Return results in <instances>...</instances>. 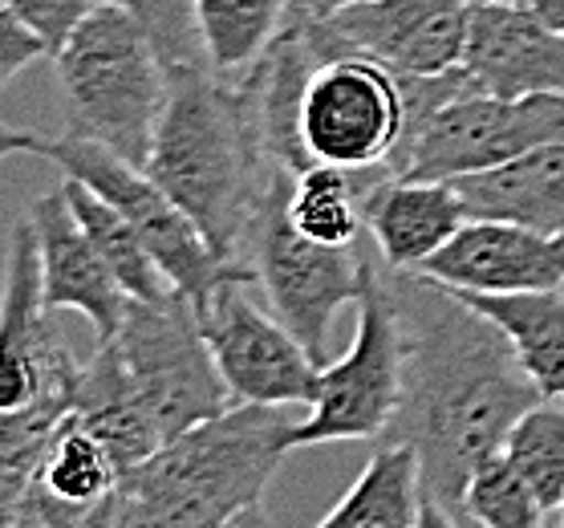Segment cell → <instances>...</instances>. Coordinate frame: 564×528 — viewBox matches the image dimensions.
I'll use <instances>...</instances> for the list:
<instances>
[{"instance_id":"obj_1","label":"cell","mask_w":564,"mask_h":528,"mask_svg":"<svg viewBox=\"0 0 564 528\" xmlns=\"http://www.w3.org/2000/svg\"><path fill=\"white\" fill-rule=\"evenodd\" d=\"M402 330V399L382 439L411 443L423 472V525H463V488L512 423L544 395L500 325L455 289L414 269H386Z\"/></svg>"},{"instance_id":"obj_2","label":"cell","mask_w":564,"mask_h":528,"mask_svg":"<svg viewBox=\"0 0 564 528\" xmlns=\"http://www.w3.org/2000/svg\"><path fill=\"white\" fill-rule=\"evenodd\" d=\"M142 171L192 216L219 257L240 260L248 224L289 168L272 159L245 78L180 69L167 74V103Z\"/></svg>"},{"instance_id":"obj_3","label":"cell","mask_w":564,"mask_h":528,"mask_svg":"<svg viewBox=\"0 0 564 528\" xmlns=\"http://www.w3.org/2000/svg\"><path fill=\"white\" fill-rule=\"evenodd\" d=\"M281 407L231 402L118 476L94 528H228L264 520V492L289 455Z\"/></svg>"},{"instance_id":"obj_4","label":"cell","mask_w":564,"mask_h":528,"mask_svg":"<svg viewBox=\"0 0 564 528\" xmlns=\"http://www.w3.org/2000/svg\"><path fill=\"white\" fill-rule=\"evenodd\" d=\"M65 130L110 147L130 163H147L167 103V69L118 4L98 0L53 53Z\"/></svg>"},{"instance_id":"obj_5","label":"cell","mask_w":564,"mask_h":528,"mask_svg":"<svg viewBox=\"0 0 564 528\" xmlns=\"http://www.w3.org/2000/svg\"><path fill=\"white\" fill-rule=\"evenodd\" d=\"M41 155L53 159L69 180L86 183L94 195H102L115 212H122L127 224L147 245V252L154 257L159 272L171 281V289L192 297L195 310L216 293V284L231 281V277L257 281L252 265L219 257L216 248L204 240V233L192 224V216L139 163L115 155L110 147L86 139V134H74V130H62L57 139L41 142Z\"/></svg>"},{"instance_id":"obj_6","label":"cell","mask_w":564,"mask_h":528,"mask_svg":"<svg viewBox=\"0 0 564 528\" xmlns=\"http://www.w3.org/2000/svg\"><path fill=\"white\" fill-rule=\"evenodd\" d=\"M289 183L293 171H281L269 187L240 240V260L252 265L272 313L301 337L308 358L325 366L329 325L349 301H358L366 257L358 245H317L296 233L289 224Z\"/></svg>"},{"instance_id":"obj_7","label":"cell","mask_w":564,"mask_h":528,"mask_svg":"<svg viewBox=\"0 0 564 528\" xmlns=\"http://www.w3.org/2000/svg\"><path fill=\"white\" fill-rule=\"evenodd\" d=\"M130 382L163 431V443L212 414L228 411L231 395L207 346L192 297L171 289L154 301H127L122 325L110 337Z\"/></svg>"},{"instance_id":"obj_8","label":"cell","mask_w":564,"mask_h":528,"mask_svg":"<svg viewBox=\"0 0 564 528\" xmlns=\"http://www.w3.org/2000/svg\"><path fill=\"white\" fill-rule=\"evenodd\" d=\"M402 399V330H398L390 289L378 269L361 272L358 334L337 362L317 370L308 414L289 431V451L317 443H358L382 439Z\"/></svg>"},{"instance_id":"obj_9","label":"cell","mask_w":564,"mask_h":528,"mask_svg":"<svg viewBox=\"0 0 564 528\" xmlns=\"http://www.w3.org/2000/svg\"><path fill=\"white\" fill-rule=\"evenodd\" d=\"M556 139H564V94L496 98L463 90L438 106L414 134H406L390 175L451 183L475 171L503 168L532 147Z\"/></svg>"},{"instance_id":"obj_10","label":"cell","mask_w":564,"mask_h":528,"mask_svg":"<svg viewBox=\"0 0 564 528\" xmlns=\"http://www.w3.org/2000/svg\"><path fill=\"white\" fill-rule=\"evenodd\" d=\"M301 147L308 163L349 171L390 168L406 139L402 74L370 57L317 62L301 94Z\"/></svg>"},{"instance_id":"obj_11","label":"cell","mask_w":564,"mask_h":528,"mask_svg":"<svg viewBox=\"0 0 564 528\" xmlns=\"http://www.w3.org/2000/svg\"><path fill=\"white\" fill-rule=\"evenodd\" d=\"M475 0H361L308 25H284L305 37L313 62L370 57L394 74H451L463 62Z\"/></svg>"},{"instance_id":"obj_12","label":"cell","mask_w":564,"mask_h":528,"mask_svg":"<svg viewBox=\"0 0 564 528\" xmlns=\"http://www.w3.org/2000/svg\"><path fill=\"white\" fill-rule=\"evenodd\" d=\"M252 284L257 281L248 277H231L216 284V293L195 310L231 402H257V407L313 402L321 366L308 358L301 337L276 313L260 310L248 297Z\"/></svg>"},{"instance_id":"obj_13","label":"cell","mask_w":564,"mask_h":528,"mask_svg":"<svg viewBox=\"0 0 564 528\" xmlns=\"http://www.w3.org/2000/svg\"><path fill=\"white\" fill-rule=\"evenodd\" d=\"M82 362L53 337L41 301V257L33 219L21 216L9 233L0 281V414L29 411L37 402H74Z\"/></svg>"},{"instance_id":"obj_14","label":"cell","mask_w":564,"mask_h":528,"mask_svg":"<svg viewBox=\"0 0 564 528\" xmlns=\"http://www.w3.org/2000/svg\"><path fill=\"white\" fill-rule=\"evenodd\" d=\"M414 272L455 293H528L564 284V233H540L516 219L467 216L459 233Z\"/></svg>"},{"instance_id":"obj_15","label":"cell","mask_w":564,"mask_h":528,"mask_svg":"<svg viewBox=\"0 0 564 528\" xmlns=\"http://www.w3.org/2000/svg\"><path fill=\"white\" fill-rule=\"evenodd\" d=\"M459 69L479 94H564V33L524 4L475 0Z\"/></svg>"},{"instance_id":"obj_16","label":"cell","mask_w":564,"mask_h":528,"mask_svg":"<svg viewBox=\"0 0 564 528\" xmlns=\"http://www.w3.org/2000/svg\"><path fill=\"white\" fill-rule=\"evenodd\" d=\"M33 233H37L41 257V301L50 313H82L94 325L98 342H110L122 325L130 297L115 281V272L98 257L90 236L82 233L77 216L69 212L65 192H45L29 207Z\"/></svg>"},{"instance_id":"obj_17","label":"cell","mask_w":564,"mask_h":528,"mask_svg":"<svg viewBox=\"0 0 564 528\" xmlns=\"http://www.w3.org/2000/svg\"><path fill=\"white\" fill-rule=\"evenodd\" d=\"M118 484V467L102 439L74 411L53 431L37 472L29 479L17 528H94V516Z\"/></svg>"},{"instance_id":"obj_18","label":"cell","mask_w":564,"mask_h":528,"mask_svg":"<svg viewBox=\"0 0 564 528\" xmlns=\"http://www.w3.org/2000/svg\"><path fill=\"white\" fill-rule=\"evenodd\" d=\"M467 224V204L455 183L378 175L366 192V228L386 269H419Z\"/></svg>"},{"instance_id":"obj_19","label":"cell","mask_w":564,"mask_h":528,"mask_svg":"<svg viewBox=\"0 0 564 528\" xmlns=\"http://www.w3.org/2000/svg\"><path fill=\"white\" fill-rule=\"evenodd\" d=\"M74 414L82 419V427H90L94 435L102 439L118 476L139 467L163 443V431L151 419L147 402L139 399L115 342H98V349L77 366Z\"/></svg>"},{"instance_id":"obj_20","label":"cell","mask_w":564,"mask_h":528,"mask_svg":"<svg viewBox=\"0 0 564 528\" xmlns=\"http://www.w3.org/2000/svg\"><path fill=\"white\" fill-rule=\"evenodd\" d=\"M451 183L459 187L467 216L516 219L540 233H564V139Z\"/></svg>"},{"instance_id":"obj_21","label":"cell","mask_w":564,"mask_h":528,"mask_svg":"<svg viewBox=\"0 0 564 528\" xmlns=\"http://www.w3.org/2000/svg\"><path fill=\"white\" fill-rule=\"evenodd\" d=\"M496 322L544 399H564V284L528 293H459Z\"/></svg>"},{"instance_id":"obj_22","label":"cell","mask_w":564,"mask_h":528,"mask_svg":"<svg viewBox=\"0 0 564 528\" xmlns=\"http://www.w3.org/2000/svg\"><path fill=\"white\" fill-rule=\"evenodd\" d=\"M423 525V472L411 443L386 439L354 488L321 516V528H419Z\"/></svg>"},{"instance_id":"obj_23","label":"cell","mask_w":564,"mask_h":528,"mask_svg":"<svg viewBox=\"0 0 564 528\" xmlns=\"http://www.w3.org/2000/svg\"><path fill=\"white\" fill-rule=\"evenodd\" d=\"M390 168L349 171L334 163H308L289 183V224L317 245H358L366 228V192Z\"/></svg>"},{"instance_id":"obj_24","label":"cell","mask_w":564,"mask_h":528,"mask_svg":"<svg viewBox=\"0 0 564 528\" xmlns=\"http://www.w3.org/2000/svg\"><path fill=\"white\" fill-rule=\"evenodd\" d=\"M65 200H69V212L77 216L82 233L90 236V245L98 248V257L110 265L115 281L122 284V293L134 297V301H154V297H167L171 281L159 272L154 257L147 252V245L139 240V233L127 224L122 212L106 204L102 195H94L86 183H77L65 175L62 183Z\"/></svg>"},{"instance_id":"obj_25","label":"cell","mask_w":564,"mask_h":528,"mask_svg":"<svg viewBox=\"0 0 564 528\" xmlns=\"http://www.w3.org/2000/svg\"><path fill=\"white\" fill-rule=\"evenodd\" d=\"M289 0H199V33L212 74L245 78L281 33Z\"/></svg>"},{"instance_id":"obj_26","label":"cell","mask_w":564,"mask_h":528,"mask_svg":"<svg viewBox=\"0 0 564 528\" xmlns=\"http://www.w3.org/2000/svg\"><path fill=\"white\" fill-rule=\"evenodd\" d=\"M503 455L524 476L549 520L564 500V399H540L512 423L503 439Z\"/></svg>"},{"instance_id":"obj_27","label":"cell","mask_w":564,"mask_h":528,"mask_svg":"<svg viewBox=\"0 0 564 528\" xmlns=\"http://www.w3.org/2000/svg\"><path fill=\"white\" fill-rule=\"evenodd\" d=\"M549 516L536 504L532 488L524 476L516 472V464L496 451L484 464L475 467L467 488H463V525L479 528H536Z\"/></svg>"},{"instance_id":"obj_28","label":"cell","mask_w":564,"mask_h":528,"mask_svg":"<svg viewBox=\"0 0 564 528\" xmlns=\"http://www.w3.org/2000/svg\"><path fill=\"white\" fill-rule=\"evenodd\" d=\"M142 29L167 74L180 69H212L199 33V0H106Z\"/></svg>"},{"instance_id":"obj_29","label":"cell","mask_w":564,"mask_h":528,"mask_svg":"<svg viewBox=\"0 0 564 528\" xmlns=\"http://www.w3.org/2000/svg\"><path fill=\"white\" fill-rule=\"evenodd\" d=\"M25 29L45 41V53H57L62 41L77 29V21L90 13L98 0H0Z\"/></svg>"},{"instance_id":"obj_30","label":"cell","mask_w":564,"mask_h":528,"mask_svg":"<svg viewBox=\"0 0 564 528\" xmlns=\"http://www.w3.org/2000/svg\"><path fill=\"white\" fill-rule=\"evenodd\" d=\"M37 57H50L45 41L0 4V94H4V86H13L17 74H25Z\"/></svg>"},{"instance_id":"obj_31","label":"cell","mask_w":564,"mask_h":528,"mask_svg":"<svg viewBox=\"0 0 564 528\" xmlns=\"http://www.w3.org/2000/svg\"><path fill=\"white\" fill-rule=\"evenodd\" d=\"M346 4H361V0H289V9H284V25H308V21L337 13V9H346Z\"/></svg>"},{"instance_id":"obj_32","label":"cell","mask_w":564,"mask_h":528,"mask_svg":"<svg viewBox=\"0 0 564 528\" xmlns=\"http://www.w3.org/2000/svg\"><path fill=\"white\" fill-rule=\"evenodd\" d=\"M41 134L33 130H17V127H0V159L13 155H41Z\"/></svg>"},{"instance_id":"obj_33","label":"cell","mask_w":564,"mask_h":528,"mask_svg":"<svg viewBox=\"0 0 564 528\" xmlns=\"http://www.w3.org/2000/svg\"><path fill=\"white\" fill-rule=\"evenodd\" d=\"M25 488H29V479L4 476V472H0V525L17 528V508H21V496H25Z\"/></svg>"},{"instance_id":"obj_34","label":"cell","mask_w":564,"mask_h":528,"mask_svg":"<svg viewBox=\"0 0 564 528\" xmlns=\"http://www.w3.org/2000/svg\"><path fill=\"white\" fill-rule=\"evenodd\" d=\"M508 4H524L540 21H549L556 33H564V0H508Z\"/></svg>"},{"instance_id":"obj_35","label":"cell","mask_w":564,"mask_h":528,"mask_svg":"<svg viewBox=\"0 0 564 528\" xmlns=\"http://www.w3.org/2000/svg\"><path fill=\"white\" fill-rule=\"evenodd\" d=\"M556 520H561V525H564V500H561V508H556Z\"/></svg>"}]
</instances>
